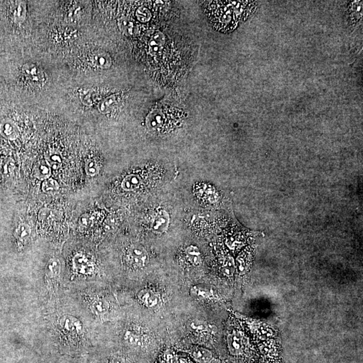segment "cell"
I'll return each mask as SVG.
<instances>
[{"label": "cell", "instance_id": "1", "mask_svg": "<svg viewBox=\"0 0 363 363\" xmlns=\"http://www.w3.org/2000/svg\"><path fill=\"white\" fill-rule=\"evenodd\" d=\"M203 7L212 26L219 32L229 33L254 13L257 2L205 1Z\"/></svg>", "mask_w": 363, "mask_h": 363}, {"label": "cell", "instance_id": "2", "mask_svg": "<svg viewBox=\"0 0 363 363\" xmlns=\"http://www.w3.org/2000/svg\"><path fill=\"white\" fill-rule=\"evenodd\" d=\"M57 307L48 310L46 314L48 328L51 333H55L60 340L67 342L80 343L85 342L86 329L85 323L80 317L63 311L55 303Z\"/></svg>", "mask_w": 363, "mask_h": 363}, {"label": "cell", "instance_id": "3", "mask_svg": "<svg viewBox=\"0 0 363 363\" xmlns=\"http://www.w3.org/2000/svg\"><path fill=\"white\" fill-rule=\"evenodd\" d=\"M242 331L233 329L227 337V348L233 356L250 358L257 363L259 362L257 354V345L254 340H250Z\"/></svg>", "mask_w": 363, "mask_h": 363}, {"label": "cell", "instance_id": "4", "mask_svg": "<svg viewBox=\"0 0 363 363\" xmlns=\"http://www.w3.org/2000/svg\"><path fill=\"white\" fill-rule=\"evenodd\" d=\"M62 262L57 258H51L47 262L45 269V278H43V284L47 293L53 299L58 295L59 288L64 284L62 275Z\"/></svg>", "mask_w": 363, "mask_h": 363}, {"label": "cell", "instance_id": "5", "mask_svg": "<svg viewBox=\"0 0 363 363\" xmlns=\"http://www.w3.org/2000/svg\"><path fill=\"white\" fill-rule=\"evenodd\" d=\"M282 348L279 337L259 343L257 346L260 363H278L281 360Z\"/></svg>", "mask_w": 363, "mask_h": 363}, {"label": "cell", "instance_id": "6", "mask_svg": "<svg viewBox=\"0 0 363 363\" xmlns=\"http://www.w3.org/2000/svg\"><path fill=\"white\" fill-rule=\"evenodd\" d=\"M126 260L133 267L143 268L148 264L149 255L140 245H133L127 250Z\"/></svg>", "mask_w": 363, "mask_h": 363}, {"label": "cell", "instance_id": "7", "mask_svg": "<svg viewBox=\"0 0 363 363\" xmlns=\"http://www.w3.org/2000/svg\"><path fill=\"white\" fill-rule=\"evenodd\" d=\"M22 71L24 76L31 85L35 87H41L42 86L44 82V74L36 65L28 63L24 65Z\"/></svg>", "mask_w": 363, "mask_h": 363}, {"label": "cell", "instance_id": "8", "mask_svg": "<svg viewBox=\"0 0 363 363\" xmlns=\"http://www.w3.org/2000/svg\"><path fill=\"white\" fill-rule=\"evenodd\" d=\"M137 297L143 305L149 308L156 307L160 303V296L152 290H141L139 292Z\"/></svg>", "mask_w": 363, "mask_h": 363}, {"label": "cell", "instance_id": "9", "mask_svg": "<svg viewBox=\"0 0 363 363\" xmlns=\"http://www.w3.org/2000/svg\"><path fill=\"white\" fill-rule=\"evenodd\" d=\"M190 327L195 332L208 335H215L218 331L217 327L215 325L200 319L192 320L190 323Z\"/></svg>", "mask_w": 363, "mask_h": 363}, {"label": "cell", "instance_id": "10", "mask_svg": "<svg viewBox=\"0 0 363 363\" xmlns=\"http://www.w3.org/2000/svg\"><path fill=\"white\" fill-rule=\"evenodd\" d=\"M0 133L6 138L15 140L20 135V130L17 124L11 119H5L0 124Z\"/></svg>", "mask_w": 363, "mask_h": 363}, {"label": "cell", "instance_id": "11", "mask_svg": "<svg viewBox=\"0 0 363 363\" xmlns=\"http://www.w3.org/2000/svg\"><path fill=\"white\" fill-rule=\"evenodd\" d=\"M190 293L193 297L202 300L213 299L215 297V291L211 288L205 285L193 286L190 289Z\"/></svg>", "mask_w": 363, "mask_h": 363}, {"label": "cell", "instance_id": "12", "mask_svg": "<svg viewBox=\"0 0 363 363\" xmlns=\"http://www.w3.org/2000/svg\"><path fill=\"white\" fill-rule=\"evenodd\" d=\"M90 60L92 64L97 68L105 69L111 66V60L109 55L101 51L92 53Z\"/></svg>", "mask_w": 363, "mask_h": 363}, {"label": "cell", "instance_id": "13", "mask_svg": "<svg viewBox=\"0 0 363 363\" xmlns=\"http://www.w3.org/2000/svg\"><path fill=\"white\" fill-rule=\"evenodd\" d=\"M192 358L200 363L211 362L214 359L213 353L203 347H196L190 350Z\"/></svg>", "mask_w": 363, "mask_h": 363}, {"label": "cell", "instance_id": "14", "mask_svg": "<svg viewBox=\"0 0 363 363\" xmlns=\"http://www.w3.org/2000/svg\"><path fill=\"white\" fill-rule=\"evenodd\" d=\"M169 216L166 212L162 211L155 218L152 223L153 230L156 233H162L168 228Z\"/></svg>", "mask_w": 363, "mask_h": 363}, {"label": "cell", "instance_id": "15", "mask_svg": "<svg viewBox=\"0 0 363 363\" xmlns=\"http://www.w3.org/2000/svg\"><path fill=\"white\" fill-rule=\"evenodd\" d=\"M186 258L193 266H199L202 262V256L199 249L197 246H190L185 250Z\"/></svg>", "mask_w": 363, "mask_h": 363}, {"label": "cell", "instance_id": "16", "mask_svg": "<svg viewBox=\"0 0 363 363\" xmlns=\"http://www.w3.org/2000/svg\"><path fill=\"white\" fill-rule=\"evenodd\" d=\"M31 235V227L25 223L19 225L15 232L16 238L19 241V243L23 245L27 244V241L30 239Z\"/></svg>", "mask_w": 363, "mask_h": 363}, {"label": "cell", "instance_id": "17", "mask_svg": "<svg viewBox=\"0 0 363 363\" xmlns=\"http://www.w3.org/2000/svg\"><path fill=\"white\" fill-rule=\"evenodd\" d=\"M12 18L16 23L23 22L26 17V7L24 3H17L11 9Z\"/></svg>", "mask_w": 363, "mask_h": 363}, {"label": "cell", "instance_id": "18", "mask_svg": "<svg viewBox=\"0 0 363 363\" xmlns=\"http://www.w3.org/2000/svg\"><path fill=\"white\" fill-rule=\"evenodd\" d=\"M141 183V178L137 174H131L127 176L123 180L122 188L126 191H131L139 188Z\"/></svg>", "mask_w": 363, "mask_h": 363}, {"label": "cell", "instance_id": "19", "mask_svg": "<svg viewBox=\"0 0 363 363\" xmlns=\"http://www.w3.org/2000/svg\"><path fill=\"white\" fill-rule=\"evenodd\" d=\"M124 340L127 344L131 346L135 347H139L143 346V341L142 337L137 334L134 331L127 330L125 331L124 334Z\"/></svg>", "mask_w": 363, "mask_h": 363}, {"label": "cell", "instance_id": "20", "mask_svg": "<svg viewBox=\"0 0 363 363\" xmlns=\"http://www.w3.org/2000/svg\"><path fill=\"white\" fill-rule=\"evenodd\" d=\"M45 158H46V162L49 164V166L52 167L53 169H58L62 164V158L57 151H50V152L47 153Z\"/></svg>", "mask_w": 363, "mask_h": 363}, {"label": "cell", "instance_id": "21", "mask_svg": "<svg viewBox=\"0 0 363 363\" xmlns=\"http://www.w3.org/2000/svg\"><path fill=\"white\" fill-rule=\"evenodd\" d=\"M350 11V18L353 22L358 21L362 17V1L353 2L349 8Z\"/></svg>", "mask_w": 363, "mask_h": 363}, {"label": "cell", "instance_id": "22", "mask_svg": "<svg viewBox=\"0 0 363 363\" xmlns=\"http://www.w3.org/2000/svg\"><path fill=\"white\" fill-rule=\"evenodd\" d=\"M35 176L39 180H47L50 178L52 172L49 165L40 164L38 165L35 168Z\"/></svg>", "mask_w": 363, "mask_h": 363}, {"label": "cell", "instance_id": "23", "mask_svg": "<svg viewBox=\"0 0 363 363\" xmlns=\"http://www.w3.org/2000/svg\"><path fill=\"white\" fill-rule=\"evenodd\" d=\"M60 186L58 182L54 179L45 180L43 183L42 189L45 192H56L58 190Z\"/></svg>", "mask_w": 363, "mask_h": 363}, {"label": "cell", "instance_id": "24", "mask_svg": "<svg viewBox=\"0 0 363 363\" xmlns=\"http://www.w3.org/2000/svg\"><path fill=\"white\" fill-rule=\"evenodd\" d=\"M86 172L88 176H96L99 173V166L94 161H89L86 165Z\"/></svg>", "mask_w": 363, "mask_h": 363}, {"label": "cell", "instance_id": "25", "mask_svg": "<svg viewBox=\"0 0 363 363\" xmlns=\"http://www.w3.org/2000/svg\"><path fill=\"white\" fill-rule=\"evenodd\" d=\"M114 99H112V98H110L109 99L106 100L105 102L103 104H102L101 107H100V109H101V111L102 112H103V113H107V112L109 111L110 109H111L112 107H113V103Z\"/></svg>", "mask_w": 363, "mask_h": 363}, {"label": "cell", "instance_id": "26", "mask_svg": "<svg viewBox=\"0 0 363 363\" xmlns=\"http://www.w3.org/2000/svg\"><path fill=\"white\" fill-rule=\"evenodd\" d=\"M176 363H188V361L186 360L185 358H177V360H176Z\"/></svg>", "mask_w": 363, "mask_h": 363}]
</instances>
